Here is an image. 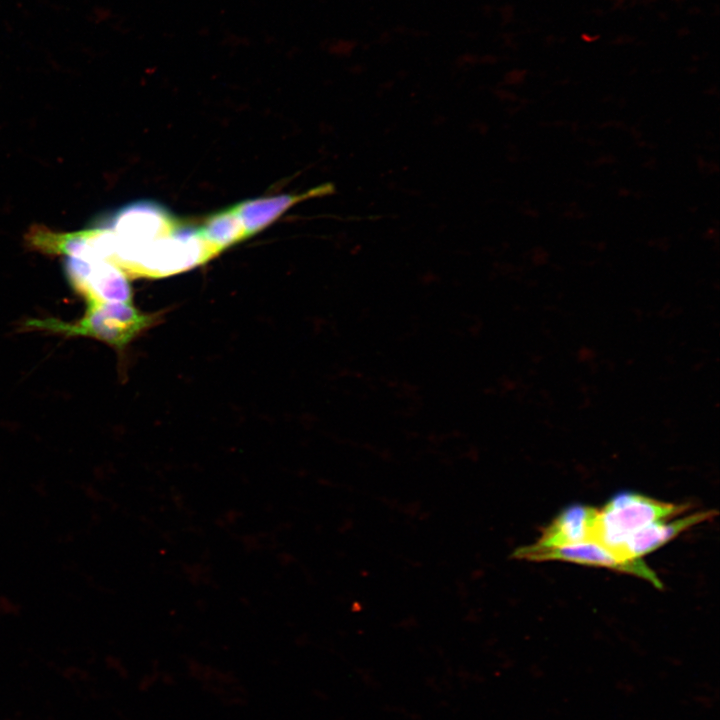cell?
Instances as JSON below:
<instances>
[{
	"label": "cell",
	"instance_id": "1",
	"mask_svg": "<svg viewBox=\"0 0 720 720\" xmlns=\"http://www.w3.org/2000/svg\"><path fill=\"white\" fill-rule=\"evenodd\" d=\"M81 319L66 322L56 318L31 319L26 329L43 330L65 336H85L100 340L118 350L126 347L155 316L138 310L132 302L87 301Z\"/></svg>",
	"mask_w": 720,
	"mask_h": 720
},
{
	"label": "cell",
	"instance_id": "2",
	"mask_svg": "<svg viewBox=\"0 0 720 720\" xmlns=\"http://www.w3.org/2000/svg\"><path fill=\"white\" fill-rule=\"evenodd\" d=\"M180 222L158 202L139 200L126 204L100 223L111 231L110 262L126 272L146 246L172 232Z\"/></svg>",
	"mask_w": 720,
	"mask_h": 720
},
{
	"label": "cell",
	"instance_id": "3",
	"mask_svg": "<svg viewBox=\"0 0 720 720\" xmlns=\"http://www.w3.org/2000/svg\"><path fill=\"white\" fill-rule=\"evenodd\" d=\"M689 509V504L663 502L638 493L617 494L598 509L594 541L618 553L625 540L636 531Z\"/></svg>",
	"mask_w": 720,
	"mask_h": 720
},
{
	"label": "cell",
	"instance_id": "4",
	"mask_svg": "<svg viewBox=\"0 0 720 720\" xmlns=\"http://www.w3.org/2000/svg\"><path fill=\"white\" fill-rule=\"evenodd\" d=\"M512 557L529 561L559 560L603 567L637 576L650 582L656 588H663L657 574L641 558L622 556L593 540L544 550H531L522 546L513 552Z\"/></svg>",
	"mask_w": 720,
	"mask_h": 720
},
{
	"label": "cell",
	"instance_id": "5",
	"mask_svg": "<svg viewBox=\"0 0 720 720\" xmlns=\"http://www.w3.org/2000/svg\"><path fill=\"white\" fill-rule=\"evenodd\" d=\"M64 271L72 288L86 302L131 301L132 290L128 275L108 260L67 256Z\"/></svg>",
	"mask_w": 720,
	"mask_h": 720
},
{
	"label": "cell",
	"instance_id": "6",
	"mask_svg": "<svg viewBox=\"0 0 720 720\" xmlns=\"http://www.w3.org/2000/svg\"><path fill=\"white\" fill-rule=\"evenodd\" d=\"M598 509L574 504L561 511L545 528L536 542L526 545L531 550H544L594 541Z\"/></svg>",
	"mask_w": 720,
	"mask_h": 720
},
{
	"label": "cell",
	"instance_id": "7",
	"mask_svg": "<svg viewBox=\"0 0 720 720\" xmlns=\"http://www.w3.org/2000/svg\"><path fill=\"white\" fill-rule=\"evenodd\" d=\"M331 183H324L300 194H280L276 196L248 199L233 205L250 237L273 223L295 204L306 199L323 197L334 193Z\"/></svg>",
	"mask_w": 720,
	"mask_h": 720
},
{
	"label": "cell",
	"instance_id": "8",
	"mask_svg": "<svg viewBox=\"0 0 720 720\" xmlns=\"http://www.w3.org/2000/svg\"><path fill=\"white\" fill-rule=\"evenodd\" d=\"M715 510L694 512L677 518L665 519L651 523L630 535L618 553L628 558H641L665 545L684 531L713 519Z\"/></svg>",
	"mask_w": 720,
	"mask_h": 720
},
{
	"label": "cell",
	"instance_id": "9",
	"mask_svg": "<svg viewBox=\"0 0 720 720\" xmlns=\"http://www.w3.org/2000/svg\"><path fill=\"white\" fill-rule=\"evenodd\" d=\"M198 227L203 238L219 252L247 238L243 223L233 206L215 212Z\"/></svg>",
	"mask_w": 720,
	"mask_h": 720
}]
</instances>
